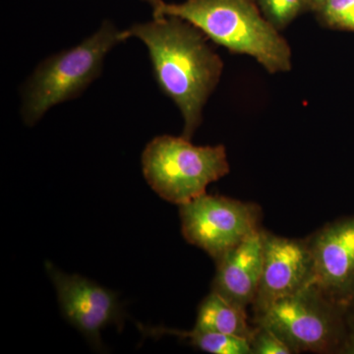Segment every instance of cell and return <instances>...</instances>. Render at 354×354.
Listing matches in <instances>:
<instances>
[{"label":"cell","mask_w":354,"mask_h":354,"mask_svg":"<svg viewBox=\"0 0 354 354\" xmlns=\"http://www.w3.org/2000/svg\"><path fill=\"white\" fill-rule=\"evenodd\" d=\"M124 41L145 44L158 88L180 111L183 136L191 140L201 125L203 109L220 82L223 62L198 28L176 16L153 18L122 31Z\"/></svg>","instance_id":"1"},{"label":"cell","mask_w":354,"mask_h":354,"mask_svg":"<svg viewBox=\"0 0 354 354\" xmlns=\"http://www.w3.org/2000/svg\"><path fill=\"white\" fill-rule=\"evenodd\" d=\"M153 18L176 16L198 28L232 53L249 55L270 74L288 72L291 50L279 30L265 17L257 0H185L164 3Z\"/></svg>","instance_id":"2"},{"label":"cell","mask_w":354,"mask_h":354,"mask_svg":"<svg viewBox=\"0 0 354 354\" xmlns=\"http://www.w3.org/2000/svg\"><path fill=\"white\" fill-rule=\"evenodd\" d=\"M122 41V31L104 21L74 48L43 60L23 87L21 115L25 124L32 127L48 109L82 95L101 75L109 51Z\"/></svg>","instance_id":"3"},{"label":"cell","mask_w":354,"mask_h":354,"mask_svg":"<svg viewBox=\"0 0 354 354\" xmlns=\"http://www.w3.org/2000/svg\"><path fill=\"white\" fill-rule=\"evenodd\" d=\"M142 169L158 196L180 206L206 194L230 167L225 146H195L183 136L162 135L146 146Z\"/></svg>","instance_id":"4"},{"label":"cell","mask_w":354,"mask_h":354,"mask_svg":"<svg viewBox=\"0 0 354 354\" xmlns=\"http://www.w3.org/2000/svg\"><path fill=\"white\" fill-rule=\"evenodd\" d=\"M342 311L311 285L279 298L256 315L255 321L278 335L295 353H324L346 341Z\"/></svg>","instance_id":"5"},{"label":"cell","mask_w":354,"mask_h":354,"mask_svg":"<svg viewBox=\"0 0 354 354\" xmlns=\"http://www.w3.org/2000/svg\"><path fill=\"white\" fill-rule=\"evenodd\" d=\"M179 214L184 239L216 263L261 230L260 207L232 198L206 193L180 205Z\"/></svg>","instance_id":"6"},{"label":"cell","mask_w":354,"mask_h":354,"mask_svg":"<svg viewBox=\"0 0 354 354\" xmlns=\"http://www.w3.org/2000/svg\"><path fill=\"white\" fill-rule=\"evenodd\" d=\"M46 267L64 318L100 351L102 330L113 324L118 327L122 324V307L118 295L79 274H65L50 263Z\"/></svg>","instance_id":"7"},{"label":"cell","mask_w":354,"mask_h":354,"mask_svg":"<svg viewBox=\"0 0 354 354\" xmlns=\"http://www.w3.org/2000/svg\"><path fill=\"white\" fill-rule=\"evenodd\" d=\"M314 264L313 286L330 304H354V216L326 225L308 239Z\"/></svg>","instance_id":"8"},{"label":"cell","mask_w":354,"mask_h":354,"mask_svg":"<svg viewBox=\"0 0 354 354\" xmlns=\"http://www.w3.org/2000/svg\"><path fill=\"white\" fill-rule=\"evenodd\" d=\"M314 264L308 239H286L263 230V271L253 302L256 315L274 301L313 285Z\"/></svg>","instance_id":"9"},{"label":"cell","mask_w":354,"mask_h":354,"mask_svg":"<svg viewBox=\"0 0 354 354\" xmlns=\"http://www.w3.org/2000/svg\"><path fill=\"white\" fill-rule=\"evenodd\" d=\"M262 271L263 230H260L216 262L213 291L246 310L257 295Z\"/></svg>","instance_id":"10"},{"label":"cell","mask_w":354,"mask_h":354,"mask_svg":"<svg viewBox=\"0 0 354 354\" xmlns=\"http://www.w3.org/2000/svg\"><path fill=\"white\" fill-rule=\"evenodd\" d=\"M195 330L236 335L251 341L255 329L249 326L246 310L212 290L198 309Z\"/></svg>","instance_id":"11"},{"label":"cell","mask_w":354,"mask_h":354,"mask_svg":"<svg viewBox=\"0 0 354 354\" xmlns=\"http://www.w3.org/2000/svg\"><path fill=\"white\" fill-rule=\"evenodd\" d=\"M139 329L148 337H162L165 335H176L187 339L195 348L205 353L213 354H253L251 342L245 337L236 335L218 334V333L202 332L193 330H178L165 327H146L139 324Z\"/></svg>","instance_id":"12"},{"label":"cell","mask_w":354,"mask_h":354,"mask_svg":"<svg viewBox=\"0 0 354 354\" xmlns=\"http://www.w3.org/2000/svg\"><path fill=\"white\" fill-rule=\"evenodd\" d=\"M261 11L278 30L290 24L304 9L306 0H257Z\"/></svg>","instance_id":"13"},{"label":"cell","mask_w":354,"mask_h":354,"mask_svg":"<svg viewBox=\"0 0 354 354\" xmlns=\"http://www.w3.org/2000/svg\"><path fill=\"white\" fill-rule=\"evenodd\" d=\"M317 13L328 27L354 32V0H326Z\"/></svg>","instance_id":"14"},{"label":"cell","mask_w":354,"mask_h":354,"mask_svg":"<svg viewBox=\"0 0 354 354\" xmlns=\"http://www.w3.org/2000/svg\"><path fill=\"white\" fill-rule=\"evenodd\" d=\"M250 342L253 354L295 353L278 335L262 326H258L255 329Z\"/></svg>","instance_id":"15"},{"label":"cell","mask_w":354,"mask_h":354,"mask_svg":"<svg viewBox=\"0 0 354 354\" xmlns=\"http://www.w3.org/2000/svg\"><path fill=\"white\" fill-rule=\"evenodd\" d=\"M326 0H306L307 8L311 9V10L318 11L321 8V6L325 3Z\"/></svg>","instance_id":"16"},{"label":"cell","mask_w":354,"mask_h":354,"mask_svg":"<svg viewBox=\"0 0 354 354\" xmlns=\"http://www.w3.org/2000/svg\"><path fill=\"white\" fill-rule=\"evenodd\" d=\"M143 1L147 2V3L150 4L151 6H152L153 11L157 10L158 7L162 6V3H164V1L162 0H143Z\"/></svg>","instance_id":"17"}]
</instances>
